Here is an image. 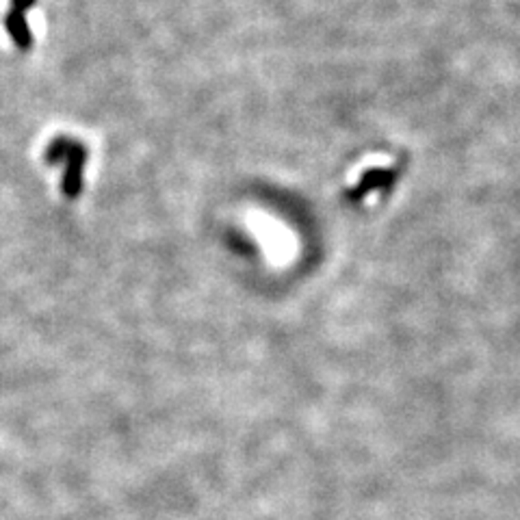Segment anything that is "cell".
Returning a JSON list of instances; mask_svg holds the SVG:
<instances>
[{
    "label": "cell",
    "instance_id": "6da1fadb",
    "mask_svg": "<svg viewBox=\"0 0 520 520\" xmlns=\"http://www.w3.org/2000/svg\"><path fill=\"white\" fill-rule=\"evenodd\" d=\"M390 180H392V174H390V172L373 170V172H369L367 176L362 178V182H360V187H358V191L362 193V191H367V189H371V187H384V184H388Z\"/></svg>",
    "mask_w": 520,
    "mask_h": 520
}]
</instances>
